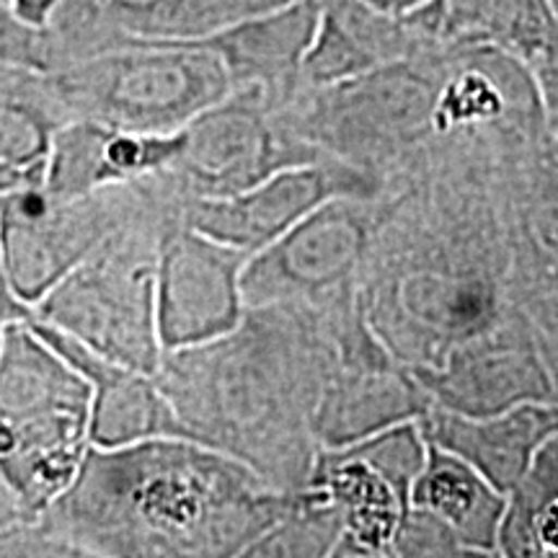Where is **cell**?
Segmentation results:
<instances>
[{
	"label": "cell",
	"mask_w": 558,
	"mask_h": 558,
	"mask_svg": "<svg viewBox=\"0 0 558 558\" xmlns=\"http://www.w3.org/2000/svg\"><path fill=\"white\" fill-rule=\"evenodd\" d=\"M365 318L411 375L437 373L525 320L492 177L432 171L380 194L360 279Z\"/></svg>",
	"instance_id": "cell-1"
},
{
	"label": "cell",
	"mask_w": 558,
	"mask_h": 558,
	"mask_svg": "<svg viewBox=\"0 0 558 558\" xmlns=\"http://www.w3.org/2000/svg\"><path fill=\"white\" fill-rule=\"evenodd\" d=\"M300 492L190 437L90 445L39 527L75 558H230L271 533Z\"/></svg>",
	"instance_id": "cell-2"
},
{
	"label": "cell",
	"mask_w": 558,
	"mask_h": 558,
	"mask_svg": "<svg viewBox=\"0 0 558 558\" xmlns=\"http://www.w3.org/2000/svg\"><path fill=\"white\" fill-rule=\"evenodd\" d=\"M339 365L329 313L269 303L248 305L228 337L166 352L153 378L192 439L243 460L271 486L303 492L320 450L313 416Z\"/></svg>",
	"instance_id": "cell-3"
},
{
	"label": "cell",
	"mask_w": 558,
	"mask_h": 558,
	"mask_svg": "<svg viewBox=\"0 0 558 558\" xmlns=\"http://www.w3.org/2000/svg\"><path fill=\"white\" fill-rule=\"evenodd\" d=\"M186 197L166 171L156 202L62 277L34 305V316L68 331L101 357L156 375L166 354L156 300L160 243L184 222Z\"/></svg>",
	"instance_id": "cell-4"
},
{
	"label": "cell",
	"mask_w": 558,
	"mask_h": 558,
	"mask_svg": "<svg viewBox=\"0 0 558 558\" xmlns=\"http://www.w3.org/2000/svg\"><path fill=\"white\" fill-rule=\"evenodd\" d=\"M47 73L68 122L160 135L186 130L233 94L220 54L192 39H130Z\"/></svg>",
	"instance_id": "cell-5"
},
{
	"label": "cell",
	"mask_w": 558,
	"mask_h": 558,
	"mask_svg": "<svg viewBox=\"0 0 558 558\" xmlns=\"http://www.w3.org/2000/svg\"><path fill=\"white\" fill-rule=\"evenodd\" d=\"M163 173L104 186L81 197L50 192L45 177L3 194L0 241L19 295L37 305L114 230L156 202L163 190Z\"/></svg>",
	"instance_id": "cell-6"
},
{
	"label": "cell",
	"mask_w": 558,
	"mask_h": 558,
	"mask_svg": "<svg viewBox=\"0 0 558 558\" xmlns=\"http://www.w3.org/2000/svg\"><path fill=\"white\" fill-rule=\"evenodd\" d=\"M424 460L427 437L418 422L396 424L347 448L318 450L308 488L341 518L344 533L333 556H393Z\"/></svg>",
	"instance_id": "cell-7"
},
{
	"label": "cell",
	"mask_w": 558,
	"mask_h": 558,
	"mask_svg": "<svg viewBox=\"0 0 558 558\" xmlns=\"http://www.w3.org/2000/svg\"><path fill=\"white\" fill-rule=\"evenodd\" d=\"M380 197H333L282 239L254 254L243 271L246 305L337 303L357 295Z\"/></svg>",
	"instance_id": "cell-8"
},
{
	"label": "cell",
	"mask_w": 558,
	"mask_h": 558,
	"mask_svg": "<svg viewBox=\"0 0 558 558\" xmlns=\"http://www.w3.org/2000/svg\"><path fill=\"white\" fill-rule=\"evenodd\" d=\"M184 132V153L171 177L190 197H233L288 166L326 158L282 122L256 86L233 88Z\"/></svg>",
	"instance_id": "cell-9"
},
{
	"label": "cell",
	"mask_w": 558,
	"mask_h": 558,
	"mask_svg": "<svg viewBox=\"0 0 558 558\" xmlns=\"http://www.w3.org/2000/svg\"><path fill=\"white\" fill-rule=\"evenodd\" d=\"M509 248V292L538 341H558V140L514 153L492 177Z\"/></svg>",
	"instance_id": "cell-10"
},
{
	"label": "cell",
	"mask_w": 558,
	"mask_h": 558,
	"mask_svg": "<svg viewBox=\"0 0 558 558\" xmlns=\"http://www.w3.org/2000/svg\"><path fill=\"white\" fill-rule=\"evenodd\" d=\"M251 254L179 222L158 256V333L166 352L228 337L246 316L243 271Z\"/></svg>",
	"instance_id": "cell-11"
},
{
	"label": "cell",
	"mask_w": 558,
	"mask_h": 558,
	"mask_svg": "<svg viewBox=\"0 0 558 558\" xmlns=\"http://www.w3.org/2000/svg\"><path fill=\"white\" fill-rule=\"evenodd\" d=\"M383 184L369 173L324 158L288 166L233 197H186L184 222L209 239L259 254L282 239L313 209L333 197H380Z\"/></svg>",
	"instance_id": "cell-12"
},
{
	"label": "cell",
	"mask_w": 558,
	"mask_h": 558,
	"mask_svg": "<svg viewBox=\"0 0 558 558\" xmlns=\"http://www.w3.org/2000/svg\"><path fill=\"white\" fill-rule=\"evenodd\" d=\"M292 0H65L47 26L54 70L130 39H202Z\"/></svg>",
	"instance_id": "cell-13"
},
{
	"label": "cell",
	"mask_w": 558,
	"mask_h": 558,
	"mask_svg": "<svg viewBox=\"0 0 558 558\" xmlns=\"http://www.w3.org/2000/svg\"><path fill=\"white\" fill-rule=\"evenodd\" d=\"M414 378L432 407L463 416H492L525 401L556 403L538 333L527 318L458 354L437 373H416Z\"/></svg>",
	"instance_id": "cell-14"
},
{
	"label": "cell",
	"mask_w": 558,
	"mask_h": 558,
	"mask_svg": "<svg viewBox=\"0 0 558 558\" xmlns=\"http://www.w3.org/2000/svg\"><path fill=\"white\" fill-rule=\"evenodd\" d=\"M26 324L34 333L62 354L94 388L90 401V445L122 448L153 437H190L171 401L153 375L137 373L120 362H111L68 331L32 316ZM192 439V437H190Z\"/></svg>",
	"instance_id": "cell-15"
},
{
	"label": "cell",
	"mask_w": 558,
	"mask_h": 558,
	"mask_svg": "<svg viewBox=\"0 0 558 558\" xmlns=\"http://www.w3.org/2000/svg\"><path fill=\"white\" fill-rule=\"evenodd\" d=\"M186 132H132L90 120H73L54 132L45 186L60 197H81L111 184H128L171 171Z\"/></svg>",
	"instance_id": "cell-16"
},
{
	"label": "cell",
	"mask_w": 558,
	"mask_h": 558,
	"mask_svg": "<svg viewBox=\"0 0 558 558\" xmlns=\"http://www.w3.org/2000/svg\"><path fill=\"white\" fill-rule=\"evenodd\" d=\"M318 19V0H292L192 41L220 54L233 88H262L271 107L282 109L303 88L300 73L316 37Z\"/></svg>",
	"instance_id": "cell-17"
},
{
	"label": "cell",
	"mask_w": 558,
	"mask_h": 558,
	"mask_svg": "<svg viewBox=\"0 0 558 558\" xmlns=\"http://www.w3.org/2000/svg\"><path fill=\"white\" fill-rule=\"evenodd\" d=\"M418 427L429 442L469 460L501 494H509L543 445L558 435V403L525 401L492 416H463L429 407Z\"/></svg>",
	"instance_id": "cell-18"
},
{
	"label": "cell",
	"mask_w": 558,
	"mask_h": 558,
	"mask_svg": "<svg viewBox=\"0 0 558 558\" xmlns=\"http://www.w3.org/2000/svg\"><path fill=\"white\" fill-rule=\"evenodd\" d=\"M318 29L300 73L305 88L333 86L435 45L407 16H390L373 9L365 0H318Z\"/></svg>",
	"instance_id": "cell-19"
},
{
	"label": "cell",
	"mask_w": 558,
	"mask_h": 558,
	"mask_svg": "<svg viewBox=\"0 0 558 558\" xmlns=\"http://www.w3.org/2000/svg\"><path fill=\"white\" fill-rule=\"evenodd\" d=\"M432 407L418 380L399 362L339 365L313 416L320 448H347L396 424L418 422Z\"/></svg>",
	"instance_id": "cell-20"
},
{
	"label": "cell",
	"mask_w": 558,
	"mask_h": 558,
	"mask_svg": "<svg viewBox=\"0 0 558 558\" xmlns=\"http://www.w3.org/2000/svg\"><path fill=\"white\" fill-rule=\"evenodd\" d=\"M432 41H486L541 70L558 54L548 0H429L407 16Z\"/></svg>",
	"instance_id": "cell-21"
},
{
	"label": "cell",
	"mask_w": 558,
	"mask_h": 558,
	"mask_svg": "<svg viewBox=\"0 0 558 558\" xmlns=\"http://www.w3.org/2000/svg\"><path fill=\"white\" fill-rule=\"evenodd\" d=\"M411 507H422L448 525L469 558L499 556L507 494L469 460L427 439V460L411 486Z\"/></svg>",
	"instance_id": "cell-22"
},
{
	"label": "cell",
	"mask_w": 558,
	"mask_h": 558,
	"mask_svg": "<svg viewBox=\"0 0 558 558\" xmlns=\"http://www.w3.org/2000/svg\"><path fill=\"white\" fill-rule=\"evenodd\" d=\"M499 556L558 558V435L543 445L520 484L507 494Z\"/></svg>",
	"instance_id": "cell-23"
},
{
	"label": "cell",
	"mask_w": 558,
	"mask_h": 558,
	"mask_svg": "<svg viewBox=\"0 0 558 558\" xmlns=\"http://www.w3.org/2000/svg\"><path fill=\"white\" fill-rule=\"evenodd\" d=\"M0 68L54 70V52L47 29H34L0 0Z\"/></svg>",
	"instance_id": "cell-24"
},
{
	"label": "cell",
	"mask_w": 558,
	"mask_h": 558,
	"mask_svg": "<svg viewBox=\"0 0 558 558\" xmlns=\"http://www.w3.org/2000/svg\"><path fill=\"white\" fill-rule=\"evenodd\" d=\"M401 556H456L465 558L463 543L442 520L422 507H409L396 535L393 558Z\"/></svg>",
	"instance_id": "cell-25"
},
{
	"label": "cell",
	"mask_w": 558,
	"mask_h": 558,
	"mask_svg": "<svg viewBox=\"0 0 558 558\" xmlns=\"http://www.w3.org/2000/svg\"><path fill=\"white\" fill-rule=\"evenodd\" d=\"M34 316V305L26 303L19 295L16 284H13L9 262H5L3 241H0V326L9 324H26Z\"/></svg>",
	"instance_id": "cell-26"
},
{
	"label": "cell",
	"mask_w": 558,
	"mask_h": 558,
	"mask_svg": "<svg viewBox=\"0 0 558 558\" xmlns=\"http://www.w3.org/2000/svg\"><path fill=\"white\" fill-rule=\"evenodd\" d=\"M34 520L37 518H32L29 509L24 507V501L19 499V494L13 492L9 478L0 473V533H3V530L16 527V525H24V522H34Z\"/></svg>",
	"instance_id": "cell-27"
},
{
	"label": "cell",
	"mask_w": 558,
	"mask_h": 558,
	"mask_svg": "<svg viewBox=\"0 0 558 558\" xmlns=\"http://www.w3.org/2000/svg\"><path fill=\"white\" fill-rule=\"evenodd\" d=\"M9 3L24 24L34 26V29H47L65 0H9Z\"/></svg>",
	"instance_id": "cell-28"
},
{
	"label": "cell",
	"mask_w": 558,
	"mask_h": 558,
	"mask_svg": "<svg viewBox=\"0 0 558 558\" xmlns=\"http://www.w3.org/2000/svg\"><path fill=\"white\" fill-rule=\"evenodd\" d=\"M535 81H538L543 104H546L548 132L558 140V60L543 68L541 73H535Z\"/></svg>",
	"instance_id": "cell-29"
},
{
	"label": "cell",
	"mask_w": 558,
	"mask_h": 558,
	"mask_svg": "<svg viewBox=\"0 0 558 558\" xmlns=\"http://www.w3.org/2000/svg\"><path fill=\"white\" fill-rule=\"evenodd\" d=\"M45 171H47V160H41L37 166H26V169H21V166H0V199H3V194L16 190V186L26 184V181L41 179L45 177Z\"/></svg>",
	"instance_id": "cell-30"
},
{
	"label": "cell",
	"mask_w": 558,
	"mask_h": 558,
	"mask_svg": "<svg viewBox=\"0 0 558 558\" xmlns=\"http://www.w3.org/2000/svg\"><path fill=\"white\" fill-rule=\"evenodd\" d=\"M365 3H369L373 9H378L383 13H390V16H409V13L422 9V5L429 3V0H365Z\"/></svg>",
	"instance_id": "cell-31"
},
{
	"label": "cell",
	"mask_w": 558,
	"mask_h": 558,
	"mask_svg": "<svg viewBox=\"0 0 558 558\" xmlns=\"http://www.w3.org/2000/svg\"><path fill=\"white\" fill-rule=\"evenodd\" d=\"M543 360H546L550 383H554V393H556V403H558V341H538Z\"/></svg>",
	"instance_id": "cell-32"
},
{
	"label": "cell",
	"mask_w": 558,
	"mask_h": 558,
	"mask_svg": "<svg viewBox=\"0 0 558 558\" xmlns=\"http://www.w3.org/2000/svg\"><path fill=\"white\" fill-rule=\"evenodd\" d=\"M548 3H550V11H554V16L558 21V0H548Z\"/></svg>",
	"instance_id": "cell-33"
},
{
	"label": "cell",
	"mask_w": 558,
	"mask_h": 558,
	"mask_svg": "<svg viewBox=\"0 0 558 558\" xmlns=\"http://www.w3.org/2000/svg\"><path fill=\"white\" fill-rule=\"evenodd\" d=\"M3 329L5 326H0V354H3Z\"/></svg>",
	"instance_id": "cell-34"
}]
</instances>
